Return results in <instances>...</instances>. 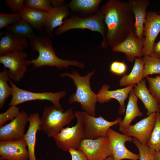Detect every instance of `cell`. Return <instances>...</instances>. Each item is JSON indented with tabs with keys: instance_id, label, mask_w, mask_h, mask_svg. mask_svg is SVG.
Returning <instances> with one entry per match:
<instances>
[{
	"instance_id": "cell-1",
	"label": "cell",
	"mask_w": 160,
	"mask_h": 160,
	"mask_svg": "<svg viewBox=\"0 0 160 160\" xmlns=\"http://www.w3.org/2000/svg\"><path fill=\"white\" fill-rule=\"evenodd\" d=\"M100 10L106 27L108 45L115 47L130 33H135L133 13L127 2L109 0L102 6Z\"/></svg>"
},
{
	"instance_id": "cell-2",
	"label": "cell",
	"mask_w": 160,
	"mask_h": 160,
	"mask_svg": "<svg viewBox=\"0 0 160 160\" xmlns=\"http://www.w3.org/2000/svg\"><path fill=\"white\" fill-rule=\"evenodd\" d=\"M29 44L31 49L39 53L36 58L25 61L27 66L33 65L32 69L44 66L55 67L60 69L68 68L70 66L81 69L85 68L84 65L81 62L65 60L58 57L54 50L52 40L47 33L35 35L29 40Z\"/></svg>"
},
{
	"instance_id": "cell-3",
	"label": "cell",
	"mask_w": 160,
	"mask_h": 160,
	"mask_svg": "<svg viewBox=\"0 0 160 160\" xmlns=\"http://www.w3.org/2000/svg\"><path fill=\"white\" fill-rule=\"evenodd\" d=\"M95 73V71L93 70L86 76H81L74 71L72 73L64 72L60 75L61 77H67L72 79L76 87L75 93L70 97L68 102L70 104L79 103L84 111L93 116L96 115L97 95L91 89L90 81Z\"/></svg>"
},
{
	"instance_id": "cell-4",
	"label": "cell",
	"mask_w": 160,
	"mask_h": 160,
	"mask_svg": "<svg viewBox=\"0 0 160 160\" xmlns=\"http://www.w3.org/2000/svg\"><path fill=\"white\" fill-rule=\"evenodd\" d=\"M76 29H88L99 33L103 38L100 46L103 49L107 48L106 40V27L103 15L100 10L86 17L72 16L64 20L63 24L55 30V33L58 36L69 30Z\"/></svg>"
},
{
	"instance_id": "cell-5",
	"label": "cell",
	"mask_w": 160,
	"mask_h": 160,
	"mask_svg": "<svg viewBox=\"0 0 160 160\" xmlns=\"http://www.w3.org/2000/svg\"><path fill=\"white\" fill-rule=\"evenodd\" d=\"M74 117L71 108L64 112L63 109H58L54 105L46 106L40 118V130L48 137H52L69 124Z\"/></svg>"
},
{
	"instance_id": "cell-6",
	"label": "cell",
	"mask_w": 160,
	"mask_h": 160,
	"mask_svg": "<svg viewBox=\"0 0 160 160\" xmlns=\"http://www.w3.org/2000/svg\"><path fill=\"white\" fill-rule=\"evenodd\" d=\"M74 114L77 119L76 124L71 127L63 128L52 137L57 147L65 152L68 151L71 148L78 149L84 138L82 112L77 111Z\"/></svg>"
},
{
	"instance_id": "cell-7",
	"label": "cell",
	"mask_w": 160,
	"mask_h": 160,
	"mask_svg": "<svg viewBox=\"0 0 160 160\" xmlns=\"http://www.w3.org/2000/svg\"><path fill=\"white\" fill-rule=\"evenodd\" d=\"M12 89V99L8 104L10 107L16 105L26 102L35 100H46L52 102L58 109L62 108L60 101L66 95V92L62 90L56 92H36L21 89L17 87L11 79L9 81Z\"/></svg>"
},
{
	"instance_id": "cell-8",
	"label": "cell",
	"mask_w": 160,
	"mask_h": 160,
	"mask_svg": "<svg viewBox=\"0 0 160 160\" xmlns=\"http://www.w3.org/2000/svg\"><path fill=\"white\" fill-rule=\"evenodd\" d=\"M0 63L8 70L9 77L14 82H19L28 71L25 61L28 54L23 51L9 52L0 55Z\"/></svg>"
},
{
	"instance_id": "cell-9",
	"label": "cell",
	"mask_w": 160,
	"mask_h": 160,
	"mask_svg": "<svg viewBox=\"0 0 160 160\" xmlns=\"http://www.w3.org/2000/svg\"><path fill=\"white\" fill-rule=\"evenodd\" d=\"M84 128V138L95 139L107 136V132L111 127L119 124L122 120L119 117L113 121H110L100 116L95 117L87 112H82Z\"/></svg>"
},
{
	"instance_id": "cell-10",
	"label": "cell",
	"mask_w": 160,
	"mask_h": 160,
	"mask_svg": "<svg viewBox=\"0 0 160 160\" xmlns=\"http://www.w3.org/2000/svg\"><path fill=\"white\" fill-rule=\"evenodd\" d=\"M78 149L83 152L88 160H105L112 156L107 136L95 139L84 138Z\"/></svg>"
},
{
	"instance_id": "cell-11",
	"label": "cell",
	"mask_w": 160,
	"mask_h": 160,
	"mask_svg": "<svg viewBox=\"0 0 160 160\" xmlns=\"http://www.w3.org/2000/svg\"><path fill=\"white\" fill-rule=\"evenodd\" d=\"M107 136L113 160H139V154L130 151L125 145L127 141L132 142L133 137L119 133L111 128L107 131Z\"/></svg>"
},
{
	"instance_id": "cell-12",
	"label": "cell",
	"mask_w": 160,
	"mask_h": 160,
	"mask_svg": "<svg viewBox=\"0 0 160 160\" xmlns=\"http://www.w3.org/2000/svg\"><path fill=\"white\" fill-rule=\"evenodd\" d=\"M156 116L157 113H153L135 124L130 125L121 132L147 145L154 127Z\"/></svg>"
},
{
	"instance_id": "cell-13",
	"label": "cell",
	"mask_w": 160,
	"mask_h": 160,
	"mask_svg": "<svg viewBox=\"0 0 160 160\" xmlns=\"http://www.w3.org/2000/svg\"><path fill=\"white\" fill-rule=\"evenodd\" d=\"M29 115L22 111L9 123L0 127V140L12 141L23 139Z\"/></svg>"
},
{
	"instance_id": "cell-14",
	"label": "cell",
	"mask_w": 160,
	"mask_h": 160,
	"mask_svg": "<svg viewBox=\"0 0 160 160\" xmlns=\"http://www.w3.org/2000/svg\"><path fill=\"white\" fill-rule=\"evenodd\" d=\"M160 32V15L155 11L147 13L144 27L145 36L143 56L150 55L155 41Z\"/></svg>"
},
{
	"instance_id": "cell-15",
	"label": "cell",
	"mask_w": 160,
	"mask_h": 160,
	"mask_svg": "<svg viewBox=\"0 0 160 160\" xmlns=\"http://www.w3.org/2000/svg\"><path fill=\"white\" fill-rule=\"evenodd\" d=\"M23 139L0 141V160H28L29 153Z\"/></svg>"
},
{
	"instance_id": "cell-16",
	"label": "cell",
	"mask_w": 160,
	"mask_h": 160,
	"mask_svg": "<svg viewBox=\"0 0 160 160\" xmlns=\"http://www.w3.org/2000/svg\"><path fill=\"white\" fill-rule=\"evenodd\" d=\"M144 37L140 38L135 33H130L120 44L112 48L113 51L124 54L127 60L132 62L136 58H141L143 56Z\"/></svg>"
},
{
	"instance_id": "cell-17",
	"label": "cell",
	"mask_w": 160,
	"mask_h": 160,
	"mask_svg": "<svg viewBox=\"0 0 160 160\" xmlns=\"http://www.w3.org/2000/svg\"><path fill=\"white\" fill-rule=\"evenodd\" d=\"M135 85H130L122 89L110 90V87L104 84L97 94V102L103 103L109 102L113 99H115L119 103L120 107L118 110L119 113L123 114L125 112L126 108L125 102Z\"/></svg>"
},
{
	"instance_id": "cell-18",
	"label": "cell",
	"mask_w": 160,
	"mask_h": 160,
	"mask_svg": "<svg viewBox=\"0 0 160 160\" xmlns=\"http://www.w3.org/2000/svg\"><path fill=\"white\" fill-rule=\"evenodd\" d=\"M127 3L135 17V33L138 37L142 38L143 37L144 25L147 16L146 10L150 1L129 0Z\"/></svg>"
},
{
	"instance_id": "cell-19",
	"label": "cell",
	"mask_w": 160,
	"mask_h": 160,
	"mask_svg": "<svg viewBox=\"0 0 160 160\" xmlns=\"http://www.w3.org/2000/svg\"><path fill=\"white\" fill-rule=\"evenodd\" d=\"M0 40V55L9 52L23 51L28 46V39L7 31Z\"/></svg>"
},
{
	"instance_id": "cell-20",
	"label": "cell",
	"mask_w": 160,
	"mask_h": 160,
	"mask_svg": "<svg viewBox=\"0 0 160 160\" xmlns=\"http://www.w3.org/2000/svg\"><path fill=\"white\" fill-rule=\"evenodd\" d=\"M40 118L38 112L33 113L29 115L28 128L23 138L27 144L29 153L28 160H36L35 150L36 136L38 131L40 130Z\"/></svg>"
},
{
	"instance_id": "cell-21",
	"label": "cell",
	"mask_w": 160,
	"mask_h": 160,
	"mask_svg": "<svg viewBox=\"0 0 160 160\" xmlns=\"http://www.w3.org/2000/svg\"><path fill=\"white\" fill-rule=\"evenodd\" d=\"M69 14L67 6L64 5L53 7L51 11L48 12L44 25L47 34L49 36L52 35L53 30L61 26Z\"/></svg>"
},
{
	"instance_id": "cell-22",
	"label": "cell",
	"mask_w": 160,
	"mask_h": 160,
	"mask_svg": "<svg viewBox=\"0 0 160 160\" xmlns=\"http://www.w3.org/2000/svg\"><path fill=\"white\" fill-rule=\"evenodd\" d=\"M146 82V80H143L135 85L133 89L136 96L141 100L147 109V114L148 116L158 112L159 104L149 92Z\"/></svg>"
},
{
	"instance_id": "cell-23",
	"label": "cell",
	"mask_w": 160,
	"mask_h": 160,
	"mask_svg": "<svg viewBox=\"0 0 160 160\" xmlns=\"http://www.w3.org/2000/svg\"><path fill=\"white\" fill-rule=\"evenodd\" d=\"M138 98L136 96L133 88L129 94L125 116L119 124V130L121 132L131 124V122L137 117H141L143 113L140 111L137 104Z\"/></svg>"
},
{
	"instance_id": "cell-24",
	"label": "cell",
	"mask_w": 160,
	"mask_h": 160,
	"mask_svg": "<svg viewBox=\"0 0 160 160\" xmlns=\"http://www.w3.org/2000/svg\"><path fill=\"white\" fill-rule=\"evenodd\" d=\"M18 13L33 28L41 31L48 12L24 7Z\"/></svg>"
},
{
	"instance_id": "cell-25",
	"label": "cell",
	"mask_w": 160,
	"mask_h": 160,
	"mask_svg": "<svg viewBox=\"0 0 160 160\" xmlns=\"http://www.w3.org/2000/svg\"><path fill=\"white\" fill-rule=\"evenodd\" d=\"M144 63L143 58H136L133 67L128 74H125L119 81L120 86L127 87L135 85L142 81Z\"/></svg>"
},
{
	"instance_id": "cell-26",
	"label": "cell",
	"mask_w": 160,
	"mask_h": 160,
	"mask_svg": "<svg viewBox=\"0 0 160 160\" xmlns=\"http://www.w3.org/2000/svg\"><path fill=\"white\" fill-rule=\"evenodd\" d=\"M101 0H72L67 5L72 11L82 13L96 12Z\"/></svg>"
},
{
	"instance_id": "cell-27",
	"label": "cell",
	"mask_w": 160,
	"mask_h": 160,
	"mask_svg": "<svg viewBox=\"0 0 160 160\" xmlns=\"http://www.w3.org/2000/svg\"><path fill=\"white\" fill-rule=\"evenodd\" d=\"M5 29L8 32L26 38L29 40L35 36L33 27L22 18Z\"/></svg>"
},
{
	"instance_id": "cell-28",
	"label": "cell",
	"mask_w": 160,
	"mask_h": 160,
	"mask_svg": "<svg viewBox=\"0 0 160 160\" xmlns=\"http://www.w3.org/2000/svg\"><path fill=\"white\" fill-rule=\"evenodd\" d=\"M8 71L4 69L0 72V108L1 109L5 101L8 98L12 96V89L8 82L9 81Z\"/></svg>"
},
{
	"instance_id": "cell-29",
	"label": "cell",
	"mask_w": 160,
	"mask_h": 160,
	"mask_svg": "<svg viewBox=\"0 0 160 160\" xmlns=\"http://www.w3.org/2000/svg\"><path fill=\"white\" fill-rule=\"evenodd\" d=\"M144 63L143 78L153 74L160 75V59L150 55L143 57Z\"/></svg>"
},
{
	"instance_id": "cell-30",
	"label": "cell",
	"mask_w": 160,
	"mask_h": 160,
	"mask_svg": "<svg viewBox=\"0 0 160 160\" xmlns=\"http://www.w3.org/2000/svg\"><path fill=\"white\" fill-rule=\"evenodd\" d=\"M156 151H160V114L157 113L154 127L146 145Z\"/></svg>"
},
{
	"instance_id": "cell-31",
	"label": "cell",
	"mask_w": 160,
	"mask_h": 160,
	"mask_svg": "<svg viewBox=\"0 0 160 160\" xmlns=\"http://www.w3.org/2000/svg\"><path fill=\"white\" fill-rule=\"evenodd\" d=\"M132 142L139 151V160H156L154 150L146 145L141 143L135 138H133Z\"/></svg>"
},
{
	"instance_id": "cell-32",
	"label": "cell",
	"mask_w": 160,
	"mask_h": 160,
	"mask_svg": "<svg viewBox=\"0 0 160 160\" xmlns=\"http://www.w3.org/2000/svg\"><path fill=\"white\" fill-rule=\"evenodd\" d=\"M24 7L48 12L51 11L53 8L49 0H25Z\"/></svg>"
},
{
	"instance_id": "cell-33",
	"label": "cell",
	"mask_w": 160,
	"mask_h": 160,
	"mask_svg": "<svg viewBox=\"0 0 160 160\" xmlns=\"http://www.w3.org/2000/svg\"><path fill=\"white\" fill-rule=\"evenodd\" d=\"M149 85L148 89L158 104L160 103V75L154 77H146Z\"/></svg>"
},
{
	"instance_id": "cell-34",
	"label": "cell",
	"mask_w": 160,
	"mask_h": 160,
	"mask_svg": "<svg viewBox=\"0 0 160 160\" xmlns=\"http://www.w3.org/2000/svg\"><path fill=\"white\" fill-rule=\"evenodd\" d=\"M22 18L19 13L8 14L0 13V29L6 28Z\"/></svg>"
},
{
	"instance_id": "cell-35",
	"label": "cell",
	"mask_w": 160,
	"mask_h": 160,
	"mask_svg": "<svg viewBox=\"0 0 160 160\" xmlns=\"http://www.w3.org/2000/svg\"><path fill=\"white\" fill-rule=\"evenodd\" d=\"M19 108L16 105H13L5 112L0 114V127L3 126L7 122L12 121L19 114L20 111Z\"/></svg>"
},
{
	"instance_id": "cell-36",
	"label": "cell",
	"mask_w": 160,
	"mask_h": 160,
	"mask_svg": "<svg viewBox=\"0 0 160 160\" xmlns=\"http://www.w3.org/2000/svg\"><path fill=\"white\" fill-rule=\"evenodd\" d=\"M24 0H5L6 5L14 13H18L24 7Z\"/></svg>"
},
{
	"instance_id": "cell-37",
	"label": "cell",
	"mask_w": 160,
	"mask_h": 160,
	"mask_svg": "<svg viewBox=\"0 0 160 160\" xmlns=\"http://www.w3.org/2000/svg\"><path fill=\"white\" fill-rule=\"evenodd\" d=\"M68 151L71 155V160H88L83 152L79 149L71 148Z\"/></svg>"
},
{
	"instance_id": "cell-38",
	"label": "cell",
	"mask_w": 160,
	"mask_h": 160,
	"mask_svg": "<svg viewBox=\"0 0 160 160\" xmlns=\"http://www.w3.org/2000/svg\"><path fill=\"white\" fill-rule=\"evenodd\" d=\"M150 55L160 59V39L154 44Z\"/></svg>"
},
{
	"instance_id": "cell-39",
	"label": "cell",
	"mask_w": 160,
	"mask_h": 160,
	"mask_svg": "<svg viewBox=\"0 0 160 160\" xmlns=\"http://www.w3.org/2000/svg\"><path fill=\"white\" fill-rule=\"evenodd\" d=\"M127 65L124 62H120L116 75H121L124 74L127 70Z\"/></svg>"
},
{
	"instance_id": "cell-40",
	"label": "cell",
	"mask_w": 160,
	"mask_h": 160,
	"mask_svg": "<svg viewBox=\"0 0 160 160\" xmlns=\"http://www.w3.org/2000/svg\"><path fill=\"white\" fill-rule=\"evenodd\" d=\"M119 61H115L112 62L110 66V71L114 74L116 75Z\"/></svg>"
},
{
	"instance_id": "cell-41",
	"label": "cell",
	"mask_w": 160,
	"mask_h": 160,
	"mask_svg": "<svg viewBox=\"0 0 160 160\" xmlns=\"http://www.w3.org/2000/svg\"><path fill=\"white\" fill-rule=\"evenodd\" d=\"M51 4L53 7H57L64 5V1L63 0H51Z\"/></svg>"
},
{
	"instance_id": "cell-42",
	"label": "cell",
	"mask_w": 160,
	"mask_h": 160,
	"mask_svg": "<svg viewBox=\"0 0 160 160\" xmlns=\"http://www.w3.org/2000/svg\"><path fill=\"white\" fill-rule=\"evenodd\" d=\"M155 156L156 160H160V151H155Z\"/></svg>"
},
{
	"instance_id": "cell-43",
	"label": "cell",
	"mask_w": 160,
	"mask_h": 160,
	"mask_svg": "<svg viewBox=\"0 0 160 160\" xmlns=\"http://www.w3.org/2000/svg\"><path fill=\"white\" fill-rule=\"evenodd\" d=\"M105 160H113V156H112L108 157Z\"/></svg>"
},
{
	"instance_id": "cell-44",
	"label": "cell",
	"mask_w": 160,
	"mask_h": 160,
	"mask_svg": "<svg viewBox=\"0 0 160 160\" xmlns=\"http://www.w3.org/2000/svg\"><path fill=\"white\" fill-rule=\"evenodd\" d=\"M158 108H159L158 113H159L160 114V103L159 104Z\"/></svg>"
}]
</instances>
